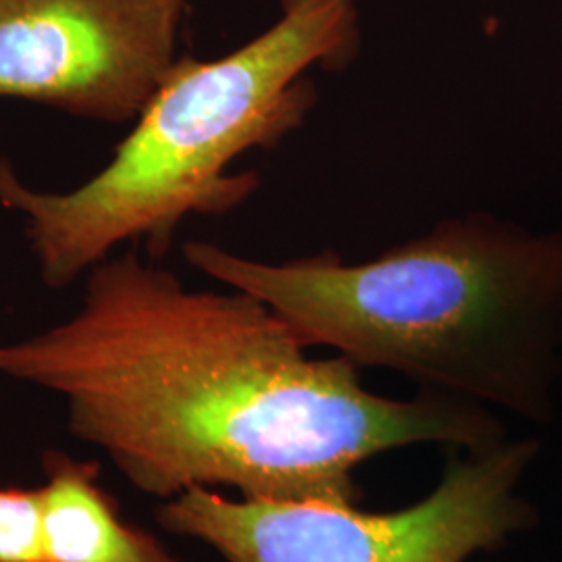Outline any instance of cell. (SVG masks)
Wrapping results in <instances>:
<instances>
[{"label":"cell","instance_id":"277c9868","mask_svg":"<svg viewBox=\"0 0 562 562\" xmlns=\"http://www.w3.org/2000/svg\"><path fill=\"white\" fill-rule=\"evenodd\" d=\"M448 454L442 482L390 513L357 504L223 498L190 487L157 508L165 531L211 546L225 562H464L533 529L538 510L517 485L538 440H498Z\"/></svg>","mask_w":562,"mask_h":562},{"label":"cell","instance_id":"5b68a950","mask_svg":"<svg viewBox=\"0 0 562 562\" xmlns=\"http://www.w3.org/2000/svg\"><path fill=\"white\" fill-rule=\"evenodd\" d=\"M188 0H0V99L136 121L178 60Z\"/></svg>","mask_w":562,"mask_h":562},{"label":"cell","instance_id":"7a4b0ae2","mask_svg":"<svg viewBox=\"0 0 562 562\" xmlns=\"http://www.w3.org/2000/svg\"><path fill=\"white\" fill-rule=\"evenodd\" d=\"M181 252L192 269L273 308L306 348L396 371L425 394L529 422L552 417L562 232L533 234L473 211L362 262L336 252L265 262L206 240Z\"/></svg>","mask_w":562,"mask_h":562},{"label":"cell","instance_id":"52a82bcc","mask_svg":"<svg viewBox=\"0 0 562 562\" xmlns=\"http://www.w3.org/2000/svg\"><path fill=\"white\" fill-rule=\"evenodd\" d=\"M0 562H46L41 487H0Z\"/></svg>","mask_w":562,"mask_h":562},{"label":"cell","instance_id":"6da1fadb","mask_svg":"<svg viewBox=\"0 0 562 562\" xmlns=\"http://www.w3.org/2000/svg\"><path fill=\"white\" fill-rule=\"evenodd\" d=\"M0 375L59 396L69 431L142 494L361 503L362 462L417 443L506 438L471 402L385 398L344 359H313L257 296L194 290L136 250L86 273L78 311L0 344Z\"/></svg>","mask_w":562,"mask_h":562},{"label":"cell","instance_id":"8992f818","mask_svg":"<svg viewBox=\"0 0 562 562\" xmlns=\"http://www.w3.org/2000/svg\"><path fill=\"white\" fill-rule=\"evenodd\" d=\"M42 469L46 562H178L153 533L121 517L99 483L101 464L46 450Z\"/></svg>","mask_w":562,"mask_h":562},{"label":"cell","instance_id":"3957f363","mask_svg":"<svg viewBox=\"0 0 562 562\" xmlns=\"http://www.w3.org/2000/svg\"><path fill=\"white\" fill-rule=\"evenodd\" d=\"M278 21L220 59L178 57L111 161L71 190H42L0 157V206L20 215L46 288L59 290L144 241L159 261L190 215L255 194L232 176L244 153L296 132L319 101L308 71H346L361 53L359 0H280Z\"/></svg>","mask_w":562,"mask_h":562}]
</instances>
